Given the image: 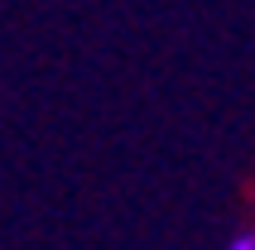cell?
<instances>
[{
  "label": "cell",
  "instance_id": "6da1fadb",
  "mask_svg": "<svg viewBox=\"0 0 255 250\" xmlns=\"http://www.w3.org/2000/svg\"><path fill=\"white\" fill-rule=\"evenodd\" d=\"M227 250H255V231H241V236H231Z\"/></svg>",
  "mask_w": 255,
  "mask_h": 250
}]
</instances>
